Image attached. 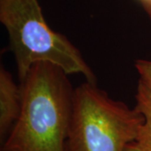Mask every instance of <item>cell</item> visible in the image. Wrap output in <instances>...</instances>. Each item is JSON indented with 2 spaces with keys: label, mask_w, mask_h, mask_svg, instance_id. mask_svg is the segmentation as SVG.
I'll list each match as a JSON object with an SVG mask.
<instances>
[{
  "label": "cell",
  "mask_w": 151,
  "mask_h": 151,
  "mask_svg": "<svg viewBox=\"0 0 151 151\" xmlns=\"http://www.w3.org/2000/svg\"><path fill=\"white\" fill-rule=\"evenodd\" d=\"M67 76L49 62L33 65L20 84L21 113L1 151H66L75 91Z\"/></svg>",
  "instance_id": "1"
},
{
  "label": "cell",
  "mask_w": 151,
  "mask_h": 151,
  "mask_svg": "<svg viewBox=\"0 0 151 151\" xmlns=\"http://www.w3.org/2000/svg\"><path fill=\"white\" fill-rule=\"evenodd\" d=\"M0 21L8 33L20 81L33 65L49 62L67 75L81 74L87 81L97 83L79 50L49 26L39 0H0Z\"/></svg>",
  "instance_id": "2"
},
{
  "label": "cell",
  "mask_w": 151,
  "mask_h": 151,
  "mask_svg": "<svg viewBox=\"0 0 151 151\" xmlns=\"http://www.w3.org/2000/svg\"><path fill=\"white\" fill-rule=\"evenodd\" d=\"M144 118L86 81L74 91L66 151H125L138 140Z\"/></svg>",
  "instance_id": "3"
},
{
  "label": "cell",
  "mask_w": 151,
  "mask_h": 151,
  "mask_svg": "<svg viewBox=\"0 0 151 151\" xmlns=\"http://www.w3.org/2000/svg\"><path fill=\"white\" fill-rule=\"evenodd\" d=\"M23 93L14 78L2 65L0 67V138L5 140L21 113Z\"/></svg>",
  "instance_id": "4"
},
{
  "label": "cell",
  "mask_w": 151,
  "mask_h": 151,
  "mask_svg": "<svg viewBox=\"0 0 151 151\" xmlns=\"http://www.w3.org/2000/svg\"><path fill=\"white\" fill-rule=\"evenodd\" d=\"M136 105L134 108L144 118L138 142L151 145V90L139 81L135 95Z\"/></svg>",
  "instance_id": "5"
},
{
  "label": "cell",
  "mask_w": 151,
  "mask_h": 151,
  "mask_svg": "<svg viewBox=\"0 0 151 151\" xmlns=\"http://www.w3.org/2000/svg\"><path fill=\"white\" fill-rule=\"evenodd\" d=\"M134 65L140 76L139 81L151 90V60H137Z\"/></svg>",
  "instance_id": "6"
},
{
  "label": "cell",
  "mask_w": 151,
  "mask_h": 151,
  "mask_svg": "<svg viewBox=\"0 0 151 151\" xmlns=\"http://www.w3.org/2000/svg\"><path fill=\"white\" fill-rule=\"evenodd\" d=\"M125 151H151V145L134 141L127 146Z\"/></svg>",
  "instance_id": "7"
},
{
  "label": "cell",
  "mask_w": 151,
  "mask_h": 151,
  "mask_svg": "<svg viewBox=\"0 0 151 151\" xmlns=\"http://www.w3.org/2000/svg\"><path fill=\"white\" fill-rule=\"evenodd\" d=\"M139 3L151 20V0H141Z\"/></svg>",
  "instance_id": "8"
},
{
  "label": "cell",
  "mask_w": 151,
  "mask_h": 151,
  "mask_svg": "<svg viewBox=\"0 0 151 151\" xmlns=\"http://www.w3.org/2000/svg\"><path fill=\"white\" fill-rule=\"evenodd\" d=\"M138 1H139H139H141V0H138Z\"/></svg>",
  "instance_id": "9"
}]
</instances>
